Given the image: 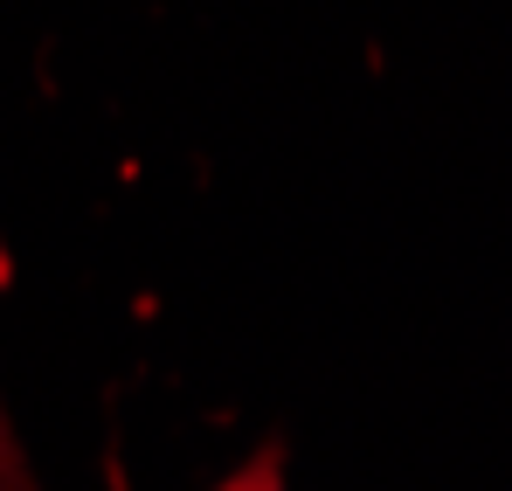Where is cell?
<instances>
[{"label":"cell","instance_id":"6da1fadb","mask_svg":"<svg viewBox=\"0 0 512 491\" xmlns=\"http://www.w3.org/2000/svg\"><path fill=\"white\" fill-rule=\"evenodd\" d=\"M215 491H284V450L270 443V450H256L250 464L229 478V485H215Z\"/></svg>","mask_w":512,"mask_h":491},{"label":"cell","instance_id":"7a4b0ae2","mask_svg":"<svg viewBox=\"0 0 512 491\" xmlns=\"http://www.w3.org/2000/svg\"><path fill=\"white\" fill-rule=\"evenodd\" d=\"M0 491H35L28 457H21V443H14V429H7V415H0Z\"/></svg>","mask_w":512,"mask_h":491}]
</instances>
